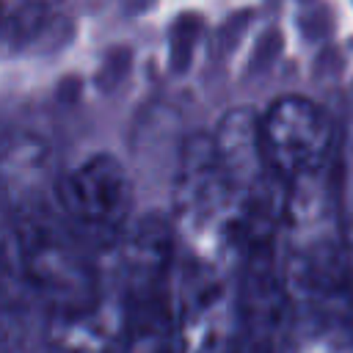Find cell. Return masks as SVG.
<instances>
[{
  "mask_svg": "<svg viewBox=\"0 0 353 353\" xmlns=\"http://www.w3.org/2000/svg\"><path fill=\"white\" fill-rule=\"evenodd\" d=\"M55 204L74 232L116 243L132 223L135 185L119 157L97 152L66 168L55 188Z\"/></svg>",
  "mask_w": 353,
  "mask_h": 353,
  "instance_id": "cell-2",
  "label": "cell"
},
{
  "mask_svg": "<svg viewBox=\"0 0 353 353\" xmlns=\"http://www.w3.org/2000/svg\"><path fill=\"white\" fill-rule=\"evenodd\" d=\"M262 149L268 165L287 182L336 163V132L325 108L301 94L276 97L262 113Z\"/></svg>",
  "mask_w": 353,
  "mask_h": 353,
  "instance_id": "cell-3",
  "label": "cell"
},
{
  "mask_svg": "<svg viewBox=\"0 0 353 353\" xmlns=\"http://www.w3.org/2000/svg\"><path fill=\"white\" fill-rule=\"evenodd\" d=\"M226 353H270V350H265V347H259L251 336L248 339H243L237 347H232V350H226Z\"/></svg>",
  "mask_w": 353,
  "mask_h": 353,
  "instance_id": "cell-10",
  "label": "cell"
},
{
  "mask_svg": "<svg viewBox=\"0 0 353 353\" xmlns=\"http://www.w3.org/2000/svg\"><path fill=\"white\" fill-rule=\"evenodd\" d=\"M116 292L124 301L174 292L171 279L179 268V237L174 218L141 215L119 234Z\"/></svg>",
  "mask_w": 353,
  "mask_h": 353,
  "instance_id": "cell-4",
  "label": "cell"
},
{
  "mask_svg": "<svg viewBox=\"0 0 353 353\" xmlns=\"http://www.w3.org/2000/svg\"><path fill=\"white\" fill-rule=\"evenodd\" d=\"M124 301L99 292L85 303L55 306L44 323V353H121Z\"/></svg>",
  "mask_w": 353,
  "mask_h": 353,
  "instance_id": "cell-5",
  "label": "cell"
},
{
  "mask_svg": "<svg viewBox=\"0 0 353 353\" xmlns=\"http://www.w3.org/2000/svg\"><path fill=\"white\" fill-rule=\"evenodd\" d=\"M63 0H17L11 8L14 11H28V14H36V17H44L50 14L52 8H58Z\"/></svg>",
  "mask_w": 353,
  "mask_h": 353,
  "instance_id": "cell-9",
  "label": "cell"
},
{
  "mask_svg": "<svg viewBox=\"0 0 353 353\" xmlns=\"http://www.w3.org/2000/svg\"><path fill=\"white\" fill-rule=\"evenodd\" d=\"M8 251L17 259L22 284L55 306L85 303L99 295L94 265L80 243V232L50 210L41 199L11 207Z\"/></svg>",
  "mask_w": 353,
  "mask_h": 353,
  "instance_id": "cell-1",
  "label": "cell"
},
{
  "mask_svg": "<svg viewBox=\"0 0 353 353\" xmlns=\"http://www.w3.org/2000/svg\"><path fill=\"white\" fill-rule=\"evenodd\" d=\"M121 353H179V323H176L174 292L124 301Z\"/></svg>",
  "mask_w": 353,
  "mask_h": 353,
  "instance_id": "cell-7",
  "label": "cell"
},
{
  "mask_svg": "<svg viewBox=\"0 0 353 353\" xmlns=\"http://www.w3.org/2000/svg\"><path fill=\"white\" fill-rule=\"evenodd\" d=\"M279 353H353V312L295 309Z\"/></svg>",
  "mask_w": 353,
  "mask_h": 353,
  "instance_id": "cell-8",
  "label": "cell"
},
{
  "mask_svg": "<svg viewBox=\"0 0 353 353\" xmlns=\"http://www.w3.org/2000/svg\"><path fill=\"white\" fill-rule=\"evenodd\" d=\"M212 141L221 165L226 168L229 179L237 185L240 193L259 182L268 171H273L262 149V127L254 108H229L218 119Z\"/></svg>",
  "mask_w": 353,
  "mask_h": 353,
  "instance_id": "cell-6",
  "label": "cell"
}]
</instances>
